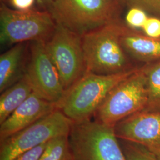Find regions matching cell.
<instances>
[{"instance_id": "6da1fadb", "label": "cell", "mask_w": 160, "mask_h": 160, "mask_svg": "<svg viewBox=\"0 0 160 160\" xmlns=\"http://www.w3.org/2000/svg\"><path fill=\"white\" fill-rule=\"evenodd\" d=\"M125 26L118 18L82 36L86 72L114 74L137 68L121 42Z\"/></svg>"}, {"instance_id": "7a4b0ae2", "label": "cell", "mask_w": 160, "mask_h": 160, "mask_svg": "<svg viewBox=\"0 0 160 160\" xmlns=\"http://www.w3.org/2000/svg\"><path fill=\"white\" fill-rule=\"evenodd\" d=\"M138 68L114 74L86 72L66 92L57 108L73 123L92 119L110 91Z\"/></svg>"}, {"instance_id": "3957f363", "label": "cell", "mask_w": 160, "mask_h": 160, "mask_svg": "<svg viewBox=\"0 0 160 160\" xmlns=\"http://www.w3.org/2000/svg\"><path fill=\"white\" fill-rule=\"evenodd\" d=\"M122 0H55L46 6L56 23L82 36L119 18Z\"/></svg>"}, {"instance_id": "277c9868", "label": "cell", "mask_w": 160, "mask_h": 160, "mask_svg": "<svg viewBox=\"0 0 160 160\" xmlns=\"http://www.w3.org/2000/svg\"><path fill=\"white\" fill-rule=\"evenodd\" d=\"M68 138L74 160H126L114 128L97 120L73 123Z\"/></svg>"}, {"instance_id": "5b68a950", "label": "cell", "mask_w": 160, "mask_h": 160, "mask_svg": "<svg viewBox=\"0 0 160 160\" xmlns=\"http://www.w3.org/2000/svg\"><path fill=\"white\" fill-rule=\"evenodd\" d=\"M148 103L144 66L110 91L94 114V120L114 128L121 120L143 110Z\"/></svg>"}, {"instance_id": "8992f818", "label": "cell", "mask_w": 160, "mask_h": 160, "mask_svg": "<svg viewBox=\"0 0 160 160\" xmlns=\"http://www.w3.org/2000/svg\"><path fill=\"white\" fill-rule=\"evenodd\" d=\"M57 23L46 11L12 9L2 3L0 7V42L14 45L27 42L48 40Z\"/></svg>"}, {"instance_id": "52a82bcc", "label": "cell", "mask_w": 160, "mask_h": 160, "mask_svg": "<svg viewBox=\"0 0 160 160\" xmlns=\"http://www.w3.org/2000/svg\"><path fill=\"white\" fill-rule=\"evenodd\" d=\"M73 122L56 109L32 125L0 142V160H13L17 156L52 139L69 135Z\"/></svg>"}, {"instance_id": "ba28073f", "label": "cell", "mask_w": 160, "mask_h": 160, "mask_svg": "<svg viewBox=\"0 0 160 160\" xmlns=\"http://www.w3.org/2000/svg\"><path fill=\"white\" fill-rule=\"evenodd\" d=\"M45 45L67 92L86 72L82 36L57 23Z\"/></svg>"}, {"instance_id": "9c48e42d", "label": "cell", "mask_w": 160, "mask_h": 160, "mask_svg": "<svg viewBox=\"0 0 160 160\" xmlns=\"http://www.w3.org/2000/svg\"><path fill=\"white\" fill-rule=\"evenodd\" d=\"M45 42H32L25 74L29 78L33 92L58 105L62 100L66 90L57 69L46 50Z\"/></svg>"}, {"instance_id": "30bf717a", "label": "cell", "mask_w": 160, "mask_h": 160, "mask_svg": "<svg viewBox=\"0 0 160 160\" xmlns=\"http://www.w3.org/2000/svg\"><path fill=\"white\" fill-rule=\"evenodd\" d=\"M119 139L138 143L160 157V113L142 110L114 127Z\"/></svg>"}, {"instance_id": "8fae6325", "label": "cell", "mask_w": 160, "mask_h": 160, "mask_svg": "<svg viewBox=\"0 0 160 160\" xmlns=\"http://www.w3.org/2000/svg\"><path fill=\"white\" fill-rule=\"evenodd\" d=\"M57 109L56 104L47 101L33 92L0 124V142L32 125Z\"/></svg>"}, {"instance_id": "7c38bea8", "label": "cell", "mask_w": 160, "mask_h": 160, "mask_svg": "<svg viewBox=\"0 0 160 160\" xmlns=\"http://www.w3.org/2000/svg\"><path fill=\"white\" fill-rule=\"evenodd\" d=\"M121 42L129 56L137 61L148 63L160 60V38L149 37L125 24Z\"/></svg>"}, {"instance_id": "4fadbf2b", "label": "cell", "mask_w": 160, "mask_h": 160, "mask_svg": "<svg viewBox=\"0 0 160 160\" xmlns=\"http://www.w3.org/2000/svg\"><path fill=\"white\" fill-rule=\"evenodd\" d=\"M24 43L14 45L0 56V92L15 84L24 74L22 71L26 52Z\"/></svg>"}, {"instance_id": "5bb4252c", "label": "cell", "mask_w": 160, "mask_h": 160, "mask_svg": "<svg viewBox=\"0 0 160 160\" xmlns=\"http://www.w3.org/2000/svg\"><path fill=\"white\" fill-rule=\"evenodd\" d=\"M32 92V87L25 72L15 84L1 92L0 124L5 121Z\"/></svg>"}, {"instance_id": "9a60e30c", "label": "cell", "mask_w": 160, "mask_h": 160, "mask_svg": "<svg viewBox=\"0 0 160 160\" xmlns=\"http://www.w3.org/2000/svg\"><path fill=\"white\" fill-rule=\"evenodd\" d=\"M148 103L144 111L160 113V60L145 63Z\"/></svg>"}, {"instance_id": "2e32d148", "label": "cell", "mask_w": 160, "mask_h": 160, "mask_svg": "<svg viewBox=\"0 0 160 160\" xmlns=\"http://www.w3.org/2000/svg\"><path fill=\"white\" fill-rule=\"evenodd\" d=\"M39 160H74L68 135L60 136L49 141Z\"/></svg>"}, {"instance_id": "e0dca14e", "label": "cell", "mask_w": 160, "mask_h": 160, "mask_svg": "<svg viewBox=\"0 0 160 160\" xmlns=\"http://www.w3.org/2000/svg\"><path fill=\"white\" fill-rule=\"evenodd\" d=\"M126 160H160V157L138 143L119 139Z\"/></svg>"}, {"instance_id": "ac0fdd59", "label": "cell", "mask_w": 160, "mask_h": 160, "mask_svg": "<svg viewBox=\"0 0 160 160\" xmlns=\"http://www.w3.org/2000/svg\"><path fill=\"white\" fill-rule=\"evenodd\" d=\"M148 17V14L142 9L132 7L126 12L125 23L129 28L138 30L143 28Z\"/></svg>"}, {"instance_id": "d6986e66", "label": "cell", "mask_w": 160, "mask_h": 160, "mask_svg": "<svg viewBox=\"0 0 160 160\" xmlns=\"http://www.w3.org/2000/svg\"><path fill=\"white\" fill-rule=\"evenodd\" d=\"M129 7L142 9L147 14L160 18V0H125Z\"/></svg>"}, {"instance_id": "ffe728a7", "label": "cell", "mask_w": 160, "mask_h": 160, "mask_svg": "<svg viewBox=\"0 0 160 160\" xmlns=\"http://www.w3.org/2000/svg\"><path fill=\"white\" fill-rule=\"evenodd\" d=\"M145 35L155 38H160V18L157 17H149L142 28Z\"/></svg>"}, {"instance_id": "44dd1931", "label": "cell", "mask_w": 160, "mask_h": 160, "mask_svg": "<svg viewBox=\"0 0 160 160\" xmlns=\"http://www.w3.org/2000/svg\"><path fill=\"white\" fill-rule=\"evenodd\" d=\"M48 142L43 143L36 148L24 152L17 156L13 160H39L40 156L46 148Z\"/></svg>"}, {"instance_id": "7402d4cb", "label": "cell", "mask_w": 160, "mask_h": 160, "mask_svg": "<svg viewBox=\"0 0 160 160\" xmlns=\"http://www.w3.org/2000/svg\"><path fill=\"white\" fill-rule=\"evenodd\" d=\"M11 6L17 10L26 11L32 9L36 0H8Z\"/></svg>"}, {"instance_id": "603a6c76", "label": "cell", "mask_w": 160, "mask_h": 160, "mask_svg": "<svg viewBox=\"0 0 160 160\" xmlns=\"http://www.w3.org/2000/svg\"><path fill=\"white\" fill-rule=\"evenodd\" d=\"M41 1H42V2L43 4H45L46 6L47 5H48L49 4L51 3L52 2L54 1L55 0H41Z\"/></svg>"}]
</instances>
